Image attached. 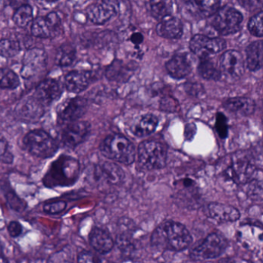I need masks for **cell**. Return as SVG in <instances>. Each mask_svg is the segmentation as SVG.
I'll return each mask as SVG.
<instances>
[{"label":"cell","mask_w":263,"mask_h":263,"mask_svg":"<svg viewBox=\"0 0 263 263\" xmlns=\"http://www.w3.org/2000/svg\"><path fill=\"white\" fill-rule=\"evenodd\" d=\"M151 242L154 247L161 250L181 252L192 244V236L181 223L167 221L154 231Z\"/></svg>","instance_id":"cell-1"},{"label":"cell","mask_w":263,"mask_h":263,"mask_svg":"<svg viewBox=\"0 0 263 263\" xmlns=\"http://www.w3.org/2000/svg\"><path fill=\"white\" fill-rule=\"evenodd\" d=\"M100 151L105 158L126 165L135 161V145L130 140L120 134L107 136L101 143Z\"/></svg>","instance_id":"cell-2"},{"label":"cell","mask_w":263,"mask_h":263,"mask_svg":"<svg viewBox=\"0 0 263 263\" xmlns=\"http://www.w3.org/2000/svg\"><path fill=\"white\" fill-rule=\"evenodd\" d=\"M138 164L146 171L159 170L167 162V148L159 141H143L138 147Z\"/></svg>","instance_id":"cell-3"},{"label":"cell","mask_w":263,"mask_h":263,"mask_svg":"<svg viewBox=\"0 0 263 263\" xmlns=\"http://www.w3.org/2000/svg\"><path fill=\"white\" fill-rule=\"evenodd\" d=\"M25 148L33 156L48 158L53 156L58 150L56 140L43 130H33L24 138Z\"/></svg>","instance_id":"cell-4"},{"label":"cell","mask_w":263,"mask_h":263,"mask_svg":"<svg viewBox=\"0 0 263 263\" xmlns=\"http://www.w3.org/2000/svg\"><path fill=\"white\" fill-rule=\"evenodd\" d=\"M255 171L256 165L252 155L238 152L232 155L226 175L236 184H246L253 178Z\"/></svg>","instance_id":"cell-5"},{"label":"cell","mask_w":263,"mask_h":263,"mask_svg":"<svg viewBox=\"0 0 263 263\" xmlns=\"http://www.w3.org/2000/svg\"><path fill=\"white\" fill-rule=\"evenodd\" d=\"M213 16L212 27L221 36L235 34L241 30L243 16L234 7L224 6L218 9Z\"/></svg>","instance_id":"cell-6"},{"label":"cell","mask_w":263,"mask_h":263,"mask_svg":"<svg viewBox=\"0 0 263 263\" xmlns=\"http://www.w3.org/2000/svg\"><path fill=\"white\" fill-rule=\"evenodd\" d=\"M227 246V241L222 235L213 232L208 235L201 244L192 249L190 257L194 260L218 258L222 255Z\"/></svg>","instance_id":"cell-7"},{"label":"cell","mask_w":263,"mask_h":263,"mask_svg":"<svg viewBox=\"0 0 263 263\" xmlns=\"http://www.w3.org/2000/svg\"><path fill=\"white\" fill-rule=\"evenodd\" d=\"M226 42L220 37H209L203 34L192 36L189 42V49L200 59L218 54L226 49Z\"/></svg>","instance_id":"cell-8"},{"label":"cell","mask_w":263,"mask_h":263,"mask_svg":"<svg viewBox=\"0 0 263 263\" xmlns=\"http://www.w3.org/2000/svg\"><path fill=\"white\" fill-rule=\"evenodd\" d=\"M118 0H97L87 7V20L95 25H104L119 13Z\"/></svg>","instance_id":"cell-9"},{"label":"cell","mask_w":263,"mask_h":263,"mask_svg":"<svg viewBox=\"0 0 263 263\" xmlns=\"http://www.w3.org/2000/svg\"><path fill=\"white\" fill-rule=\"evenodd\" d=\"M221 75L229 81L239 80L246 70V63L242 54L238 50H229L224 52L219 61Z\"/></svg>","instance_id":"cell-10"},{"label":"cell","mask_w":263,"mask_h":263,"mask_svg":"<svg viewBox=\"0 0 263 263\" xmlns=\"http://www.w3.org/2000/svg\"><path fill=\"white\" fill-rule=\"evenodd\" d=\"M47 54L43 49H30L23 58L21 74L24 79H31L41 74L47 68Z\"/></svg>","instance_id":"cell-11"},{"label":"cell","mask_w":263,"mask_h":263,"mask_svg":"<svg viewBox=\"0 0 263 263\" xmlns=\"http://www.w3.org/2000/svg\"><path fill=\"white\" fill-rule=\"evenodd\" d=\"M61 19L55 12L45 16H39L33 21L31 33L33 36L41 39H52L58 36L61 31Z\"/></svg>","instance_id":"cell-12"},{"label":"cell","mask_w":263,"mask_h":263,"mask_svg":"<svg viewBox=\"0 0 263 263\" xmlns=\"http://www.w3.org/2000/svg\"><path fill=\"white\" fill-rule=\"evenodd\" d=\"M90 132V124L87 121H73L63 130L62 143L66 147L73 148L85 141Z\"/></svg>","instance_id":"cell-13"},{"label":"cell","mask_w":263,"mask_h":263,"mask_svg":"<svg viewBox=\"0 0 263 263\" xmlns=\"http://www.w3.org/2000/svg\"><path fill=\"white\" fill-rule=\"evenodd\" d=\"M87 100L81 97L66 101L58 111V119L61 123H70L82 118L87 110Z\"/></svg>","instance_id":"cell-14"},{"label":"cell","mask_w":263,"mask_h":263,"mask_svg":"<svg viewBox=\"0 0 263 263\" xmlns=\"http://www.w3.org/2000/svg\"><path fill=\"white\" fill-rule=\"evenodd\" d=\"M44 107L45 105L33 96L19 103L15 109V113L24 122H36L44 115Z\"/></svg>","instance_id":"cell-15"},{"label":"cell","mask_w":263,"mask_h":263,"mask_svg":"<svg viewBox=\"0 0 263 263\" xmlns=\"http://www.w3.org/2000/svg\"><path fill=\"white\" fill-rule=\"evenodd\" d=\"M187 11L196 18L205 19L216 13L221 0H183Z\"/></svg>","instance_id":"cell-16"},{"label":"cell","mask_w":263,"mask_h":263,"mask_svg":"<svg viewBox=\"0 0 263 263\" xmlns=\"http://www.w3.org/2000/svg\"><path fill=\"white\" fill-rule=\"evenodd\" d=\"M156 32L158 36L164 39H180L184 33V25L181 20L169 15L159 21Z\"/></svg>","instance_id":"cell-17"},{"label":"cell","mask_w":263,"mask_h":263,"mask_svg":"<svg viewBox=\"0 0 263 263\" xmlns=\"http://www.w3.org/2000/svg\"><path fill=\"white\" fill-rule=\"evenodd\" d=\"M136 70L133 63H125L121 60H115L106 69L105 76L112 82L124 83L129 81Z\"/></svg>","instance_id":"cell-18"},{"label":"cell","mask_w":263,"mask_h":263,"mask_svg":"<svg viewBox=\"0 0 263 263\" xmlns=\"http://www.w3.org/2000/svg\"><path fill=\"white\" fill-rule=\"evenodd\" d=\"M207 215L218 223L233 222L240 218V212L235 207L218 202L209 204Z\"/></svg>","instance_id":"cell-19"},{"label":"cell","mask_w":263,"mask_h":263,"mask_svg":"<svg viewBox=\"0 0 263 263\" xmlns=\"http://www.w3.org/2000/svg\"><path fill=\"white\" fill-rule=\"evenodd\" d=\"M62 91V87L58 81L47 79L41 82L36 87L34 97L44 105H47L59 99Z\"/></svg>","instance_id":"cell-20"},{"label":"cell","mask_w":263,"mask_h":263,"mask_svg":"<svg viewBox=\"0 0 263 263\" xmlns=\"http://www.w3.org/2000/svg\"><path fill=\"white\" fill-rule=\"evenodd\" d=\"M93 75L87 70H73L65 78L66 89L70 93H79L85 90L93 81Z\"/></svg>","instance_id":"cell-21"},{"label":"cell","mask_w":263,"mask_h":263,"mask_svg":"<svg viewBox=\"0 0 263 263\" xmlns=\"http://www.w3.org/2000/svg\"><path fill=\"white\" fill-rule=\"evenodd\" d=\"M165 68L172 78L181 80L187 78L192 73V64L189 57L177 54L166 63Z\"/></svg>","instance_id":"cell-22"},{"label":"cell","mask_w":263,"mask_h":263,"mask_svg":"<svg viewBox=\"0 0 263 263\" xmlns=\"http://www.w3.org/2000/svg\"><path fill=\"white\" fill-rule=\"evenodd\" d=\"M89 240L92 248L101 255L109 253L115 246V241L110 234L101 228H95L91 231Z\"/></svg>","instance_id":"cell-23"},{"label":"cell","mask_w":263,"mask_h":263,"mask_svg":"<svg viewBox=\"0 0 263 263\" xmlns=\"http://www.w3.org/2000/svg\"><path fill=\"white\" fill-rule=\"evenodd\" d=\"M223 106L228 111L240 116L252 115L256 107L253 100L244 97L229 98L224 101Z\"/></svg>","instance_id":"cell-24"},{"label":"cell","mask_w":263,"mask_h":263,"mask_svg":"<svg viewBox=\"0 0 263 263\" xmlns=\"http://www.w3.org/2000/svg\"><path fill=\"white\" fill-rule=\"evenodd\" d=\"M262 41L251 43L246 47V65L250 71L256 72L262 67Z\"/></svg>","instance_id":"cell-25"},{"label":"cell","mask_w":263,"mask_h":263,"mask_svg":"<svg viewBox=\"0 0 263 263\" xmlns=\"http://www.w3.org/2000/svg\"><path fill=\"white\" fill-rule=\"evenodd\" d=\"M158 119L152 114H147L141 117L133 127L132 132L138 138H144L155 132L158 127Z\"/></svg>","instance_id":"cell-26"},{"label":"cell","mask_w":263,"mask_h":263,"mask_svg":"<svg viewBox=\"0 0 263 263\" xmlns=\"http://www.w3.org/2000/svg\"><path fill=\"white\" fill-rule=\"evenodd\" d=\"M98 176L101 177L103 180L107 181L108 184H121L124 178V173L122 169L113 163H104L98 167Z\"/></svg>","instance_id":"cell-27"},{"label":"cell","mask_w":263,"mask_h":263,"mask_svg":"<svg viewBox=\"0 0 263 263\" xmlns=\"http://www.w3.org/2000/svg\"><path fill=\"white\" fill-rule=\"evenodd\" d=\"M198 73L201 78L206 81H218L222 76L220 69L217 67L216 64L210 58L200 59Z\"/></svg>","instance_id":"cell-28"},{"label":"cell","mask_w":263,"mask_h":263,"mask_svg":"<svg viewBox=\"0 0 263 263\" xmlns=\"http://www.w3.org/2000/svg\"><path fill=\"white\" fill-rule=\"evenodd\" d=\"M149 10L151 14L157 21H161L165 16L173 13L174 5L172 0H150Z\"/></svg>","instance_id":"cell-29"},{"label":"cell","mask_w":263,"mask_h":263,"mask_svg":"<svg viewBox=\"0 0 263 263\" xmlns=\"http://www.w3.org/2000/svg\"><path fill=\"white\" fill-rule=\"evenodd\" d=\"M33 18V8L29 4H23L18 7L13 16V21L17 27L24 28L32 22Z\"/></svg>","instance_id":"cell-30"},{"label":"cell","mask_w":263,"mask_h":263,"mask_svg":"<svg viewBox=\"0 0 263 263\" xmlns=\"http://www.w3.org/2000/svg\"><path fill=\"white\" fill-rule=\"evenodd\" d=\"M21 84L19 77L13 70L7 68H0V88H17Z\"/></svg>","instance_id":"cell-31"},{"label":"cell","mask_w":263,"mask_h":263,"mask_svg":"<svg viewBox=\"0 0 263 263\" xmlns=\"http://www.w3.org/2000/svg\"><path fill=\"white\" fill-rule=\"evenodd\" d=\"M76 58V50L71 46H62L58 50L56 57V63L61 67L71 65Z\"/></svg>","instance_id":"cell-32"},{"label":"cell","mask_w":263,"mask_h":263,"mask_svg":"<svg viewBox=\"0 0 263 263\" xmlns=\"http://www.w3.org/2000/svg\"><path fill=\"white\" fill-rule=\"evenodd\" d=\"M21 44L14 40L4 39L0 41V56L12 58L21 53Z\"/></svg>","instance_id":"cell-33"},{"label":"cell","mask_w":263,"mask_h":263,"mask_svg":"<svg viewBox=\"0 0 263 263\" xmlns=\"http://www.w3.org/2000/svg\"><path fill=\"white\" fill-rule=\"evenodd\" d=\"M262 15V11L260 10L252 16L248 23L249 33L255 37L261 38L263 36Z\"/></svg>","instance_id":"cell-34"},{"label":"cell","mask_w":263,"mask_h":263,"mask_svg":"<svg viewBox=\"0 0 263 263\" xmlns=\"http://www.w3.org/2000/svg\"><path fill=\"white\" fill-rule=\"evenodd\" d=\"M249 182L247 190L248 196L255 201H261L262 200V183L261 180L258 181L255 178H252Z\"/></svg>","instance_id":"cell-35"},{"label":"cell","mask_w":263,"mask_h":263,"mask_svg":"<svg viewBox=\"0 0 263 263\" xmlns=\"http://www.w3.org/2000/svg\"><path fill=\"white\" fill-rule=\"evenodd\" d=\"M12 161H13V157L8 152V142L7 139L0 134V161L10 163Z\"/></svg>","instance_id":"cell-36"},{"label":"cell","mask_w":263,"mask_h":263,"mask_svg":"<svg viewBox=\"0 0 263 263\" xmlns=\"http://www.w3.org/2000/svg\"><path fill=\"white\" fill-rule=\"evenodd\" d=\"M215 127H216V130L219 137H221V138H226L227 137V118L224 116L222 113H218L217 115Z\"/></svg>","instance_id":"cell-37"},{"label":"cell","mask_w":263,"mask_h":263,"mask_svg":"<svg viewBox=\"0 0 263 263\" xmlns=\"http://www.w3.org/2000/svg\"><path fill=\"white\" fill-rule=\"evenodd\" d=\"M67 208V202L64 201H55L44 204V211L49 214H58Z\"/></svg>","instance_id":"cell-38"},{"label":"cell","mask_w":263,"mask_h":263,"mask_svg":"<svg viewBox=\"0 0 263 263\" xmlns=\"http://www.w3.org/2000/svg\"><path fill=\"white\" fill-rule=\"evenodd\" d=\"M237 3L245 10L249 12L261 10L262 0H237Z\"/></svg>","instance_id":"cell-39"},{"label":"cell","mask_w":263,"mask_h":263,"mask_svg":"<svg viewBox=\"0 0 263 263\" xmlns=\"http://www.w3.org/2000/svg\"><path fill=\"white\" fill-rule=\"evenodd\" d=\"M178 106V101L174 99V98H170V97L163 98L161 102V110H164V111H176Z\"/></svg>","instance_id":"cell-40"},{"label":"cell","mask_w":263,"mask_h":263,"mask_svg":"<svg viewBox=\"0 0 263 263\" xmlns=\"http://www.w3.org/2000/svg\"><path fill=\"white\" fill-rule=\"evenodd\" d=\"M184 90L189 95L192 96L198 97V95H202L204 92L203 86L198 83H187L184 85Z\"/></svg>","instance_id":"cell-41"},{"label":"cell","mask_w":263,"mask_h":263,"mask_svg":"<svg viewBox=\"0 0 263 263\" xmlns=\"http://www.w3.org/2000/svg\"><path fill=\"white\" fill-rule=\"evenodd\" d=\"M8 201L10 206L18 212H21L25 209L24 203L14 194L8 195Z\"/></svg>","instance_id":"cell-42"},{"label":"cell","mask_w":263,"mask_h":263,"mask_svg":"<svg viewBox=\"0 0 263 263\" xmlns=\"http://www.w3.org/2000/svg\"><path fill=\"white\" fill-rule=\"evenodd\" d=\"M8 232L10 235L13 238L20 236L22 234L23 227L21 223L18 221H13L8 224Z\"/></svg>","instance_id":"cell-43"},{"label":"cell","mask_w":263,"mask_h":263,"mask_svg":"<svg viewBox=\"0 0 263 263\" xmlns=\"http://www.w3.org/2000/svg\"><path fill=\"white\" fill-rule=\"evenodd\" d=\"M78 261L79 262H95L98 260L95 259V255L91 252L83 251L78 255Z\"/></svg>","instance_id":"cell-44"},{"label":"cell","mask_w":263,"mask_h":263,"mask_svg":"<svg viewBox=\"0 0 263 263\" xmlns=\"http://www.w3.org/2000/svg\"><path fill=\"white\" fill-rule=\"evenodd\" d=\"M196 133V126L194 124H189L186 125L185 132H184V136L187 141H192L194 136Z\"/></svg>","instance_id":"cell-45"},{"label":"cell","mask_w":263,"mask_h":263,"mask_svg":"<svg viewBox=\"0 0 263 263\" xmlns=\"http://www.w3.org/2000/svg\"><path fill=\"white\" fill-rule=\"evenodd\" d=\"M130 41L133 43L135 45L138 46L142 44L144 41V36L141 33H134L130 36Z\"/></svg>","instance_id":"cell-46"},{"label":"cell","mask_w":263,"mask_h":263,"mask_svg":"<svg viewBox=\"0 0 263 263\" xmlns=\"http://www.w3.org/2000/svg\"><path fill=\"white\" fill-rule=\"evenodd\" d=\"M7 260L3 252L2 246L0 245V262H7Z\"/></svg>","instance_id":"cell-47"},{"label":"cell","mask_w":263,"mask_h":263,"mask_svg":"<svg viewBox=\"0 0 263 263\" xmlns=\"http://www.w3.org/2000/svg\"><path fill=\"white\" fill-rule=\"evenodd\" d=\"M46 1L48 3H55L58 2V1H59V0H46Z\"/></svg>","instance_id":"cell-48"}]
</instances>
